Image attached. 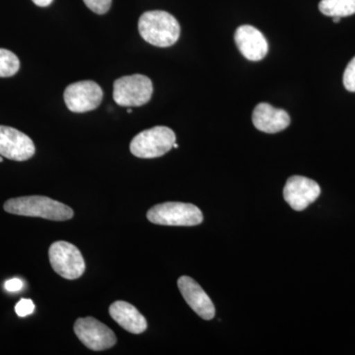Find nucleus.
<instances>
[{
    "mask_svg": "<svg viewBox=\"0 0 355 355\" xmlns=\"http://www.w3.org/2000/svg\"><path fill=\"white\" fill-rule=\"evenodd\" d=\"M3 209L15 216L40 217L53 221L69 220L74 216L71 207L44 196L11 198L4 203Z\"/></svg>",
    "mask_w": 355,
    "mask_h": 355,
    "instance_id": "1",
    "label": "nucleus"
},
{
    "mask_svg": "<svg viewBox=\"0 0 355 355\" xmlns=\"http://www.w3.org/2000/svg\"><path fill=\"white\" fill-rule=\"evenodd\" d=\"M139 30L144 41L159 48H168L176 44L181 34V27L176 18L162 10L142 14Z\"/></svg>",
    "mask_w": 355,
    "mask_h": 355,
    "instance_id": "2",
    "label": "nucleus"
},
{
    "mask_svg": "<svg viewBox=\"0 0 355 355\" xmlns=\"http://www.w3.org/2000/svg\"><path fill=\"white\" fill-rule=\"evenodd\" d=\"M147 219L165 226H196L203 221L202 212L191 203L169 202L154 205L147 211Z\"/></svg>",
    "mask_w": 355,
    "mask_h": 355,
    "instance_id": "3",
    "label": "nucleus"
},
{
    "mask_svg": "<svg viewBox=\"0 0 355 355\" xmlns=\"http://www.w3.org/2000/svg\"><path fill=\"white\" fill-rule=\"evenodd\" d=\"M176 142V135L171 128L154 127L135 135L130 142V153L135 157L151 159L161 157L169 153Z\"/></svg>",
    "mask_w": 355,
    "mask_h": 355,
    "instance_id": "4",
    "label": "nucleus"
},
{
    "mask_svg": "<svg viewBox=\"0 0 355 355\" xmlns=\"http://www.w3.org/2000/svg\"><path fill=\"white\" fill-rule=\"evenodd\" d=\"M153 81L142 74L123 76L114 83L113 98L121 107H140L150 101Z\"/></svg>",
    "mask_w": 355,
    "mask_h": 355,
    "instance_id": "5",
    "label": "nucleus"
},
{
    "mask_svg": "<svg viewBox=\"0 0 355 355\" xmlns=\"http://www.w3.org/2000/svg\"><path fill=\"white\" fill-rule=\"evenodd\" d=\"M51 268L65 279H79L85 272V261L78 248L71 243L58 241L49 249Z\"/></svg>",
    "mask_w": 355,
    "mask_h": 355,
    "instance_id": "6",
    "label": "nucleus"
},
{
    "mask_svg": "<svg viewBox=\"0 0 355 355\" xmlns=\"http://www.w3.org/2000/svg\"><path fill=\"white\" fill-rule=\"evenodd\" d=\"M73 329L78 340L87 349L94 352L111 349L116 343L114 331L95 318H79L74 323Z\"/></svg>",
    "mask_w": 355,
    "mask_h": 355,
    "instance_id": "7",
    "label": "nucleus"
},
{
    "mask_svg": "<svg viewBox=\"0 0 355 355\" xmlns=\"http://www.w3.org/2000/svg\"><path fill=\"white\" fill-rule=\"evenodd\" d=\"M64 98L69 111L86 113L100 106L103 100V90L99 84L94 81H78L67 86Z\"/></svg>",
    "mask_w": 355,
    "mask_h": 355,
    "instance_id": "8",
    "label": "nucleus"
},
{
    "mask_svg": "<svg viewBox=\"0 0 355 355\" xmlns=\"http://www.w3.org/2000/svg\"><path fill=\"white\" fill-rule=\"evenodd\" d=\"M321 188L309 178L292 176L287 180L284 189L286 202L296 211H302L320 197Z\"/></svg>",
    "mask_w": 355,
    "mask_h": 355,
    "instance_id": "9",
    "label": "nucleus"
},
{
    "mask_svg": "<svg viewBox=\"0 0 355 355\" xmlns=\"http://www.w3.org/2000/svg\"><path fill=\"white\" fill-rule=\"evenodd\" d=\"M36 153L34 142L16 128L0 125V155L14 161L29 160Z\"/></svg>",
    "mask_w": 355,
    "mask_h": 355,
    "instance_id": "10",
    "label": "nucleus"
},
{
    "mask_svg": "<svg viewBox=\"0 0 355 355\" xmlns=\"http://www.w3.org/2000/svg\"><path fill=\"white\" fill-rule=\"evenodd\" d=\"M178 287L193 312L207 321L214 319L216 316L214 303L195 279L184 275L178 279Z\"/></svg>",
    "mask_w": 355,
    "mask_h": 355,
    "instance_id": "11",
    "label": "nucleus"
},
{
    "mask_svg": "<svg viewBox=\"0 0 355 355\" xmlns=\"http://www.w3.org/2000/svg\"><path fill=\"white\" fill-rule=\"evenodd\" d=\"M236 46L247 60L259 62L268 53V44L263 33L251 25H242L236 30Z\"/></svg>",
    "mask_w": 355,
    "mask_h": 355,
    "instance_id": "12",
    "label": "nucleus"
},
{
    "mask_svg": "<svg viewBox=\"0 0 355 355\" xmlns=\"http://www.w3.org/2000/svg\"><path fill=\"white\" fill-rule=\"evenodd\" d=\"M253 123L257 130L266 133H277L291 125V116L284 110L273 108L268 103L257 105L253 112Z\"/></svg>",
    "mask_w": 355,
    "mask_h": 355,
    "instance_id": "13",
    "label": "nucleus"
},
{
    "mask_svg": "<svg viewBox=\"0 0 355 355\" xmlns=\"http://www.w3.org/2000/svg\"><path fill=\"white\" fill-rule=\"evenodd\" d=\"M110 316L113 318L123 330L139 335L147 329V321L135 306L125 301H116L109 308Z\"/></svg>",
    "mask_w": 355,
    "mask_h": 355,
    "instance_id": "14",
    "label": "nucleus"
},
{
    "mask_svg": "<svg viewBox=\"0 0 355 355\" xmlns=\"http://www.w3.org/2000/svg\"><path fill=\"white\" fill-rule=\"evenodd\" d=\"M319 9L330 17H347L355 14V0H321Z\"/></svg>",
    "mask_w": 355,
    "mask_h": 355,
    "instance_id": "15",
    "label": "nucleus"
},
{
    "mask_svg": "<svg viewBox=\"0 0 355 355\" xmlns=\"http://www.w3.org/2000/svg\"><path fill=\"white\" fill-rule=\"evenodd\" d=\"M20 69V60L12 51L0 49V77L15 76Z\"/></svg>",
    "mask_w": 355,
    "mask_h": 355,
    "instance_id": "16",
    "label": "nucleus"
},
{
    "mask_svg": "<svg viewBox=\"0 0 355 355\" xmlns=\"http://www.w3.org/2000/svg\"><path fill=\"white\" fill-rule=\"evenodd\" d=\"M343 85L349 92H355V57L350 60L345 70Z\"/></svg>",
    "mask_w": 355,
    "mask_h": 355,
    "instance_id": "17",
    "label": "nucleus"
},
{
    "mask_svg": "<svg viewBox=\"0 0 355 355\" xmlns=\"http://www.w3.org/2000/svg\"><path fill=\"white\" fill-rule=\"evenodd\" d=\"M85 6L96 14H105L108 12L112 6V0H83Z\"/></svg>",
    "mask_w": 355,
    "mask_h": 355,
    "instance_id": "18",
    "label": "nucleus"
},
{
    "mask_svg": "<svg viewBox=\"0 0 355 355\" xmlns=\"http://www.w3.org/2000/svg\"><path fill=\"white\" fill-rule=\"evenodd\" d=\"M35 310L34 302L31 299H21L15 306L16 314L19 317H27L31 315Z\"/></svg>",
    "mask_w": 355,
    "mask_h": 355,
    "instance_id": "19",
    "label": "nucleus"
},
{
    "mask_svg": "<svg viewBox=\"0 0 355 355\" xmlns=\"http://www.w3.org/2000/svg\"><path fill=\"white\" fill-rule=\"evenodd\" d=\"M4 287L9 292L20 291L23 288V282L19 279H9L4 284Z\"/></svg>",
    "mask_w": 355,
    "mask_h": 355,
    "instance_id": "20",
    "label": "nucleus"
},
{
    "mask_svg": "<svg viewBox=\"0 0 355 355\" xmlns=\"http://www.w3.org/2000/svg\"><path fill=\"white\" fill-rule=\"evenodd\" d=\"M32 1L40 7H46L51 6L53 0H32Z\"/></svg>",
    "mask_w": 355,
    "mask_h": 355,
    "instance_id": "21",
    "label": "nucleus"
},
{
    "mask_svg": "<svg viewBox=\"0 0 355 355\" xmlns=\"http://www.w3.org/2000/svg\"><path fill=\"white\" fill-rule=\"evenodd\" d=\"M340 19H342V18H340V17H338V16H336V17H333V21H334V22H335V23H338V22H340Z\"/></svg>",
    "mask_w": 355,
    "mask_h": 355,
    "instance_id": "22",
    "label": "nucleus"
},
{
    "mask_svg": "<svg viewBox=\"0 0 355 355\" xmlns=\"http://www.w3.org/2000/svg\"><path fill=\"white\" fill-rule=\"evenodd\" d=\"M173 147H174V148H178V147H179V146H178V144H176V142H175L174 144V146H173Z\"/></svg>",
    "mask_w": 355,
    "mask_h": 355,
    "instance_id": "23",
    "label": "nucleus"
},
{
    "mask_svg": "<svg viewBox=\"0 0 355 355\" xmlns=\"http://www.w3.org/2000/svg\"><path fill=\"white\" fill-rule=\"evenodd\" d=\"M3 162V158H2V156L0 155V163Z\"/></svg>",
    "mask_w": 355,
    "mask_h": 355,
    "instance_id": "24",
    "label": "nucleus"
},
{
    "mask_svg": "<svg viewBox=\"0 0 355 355\" xmlns=\"http://www.w3.org/2000/svg\"><path fill=\"white\" fill-rule=\"evenodd\" d=\"M128 114L132 113V109H130H130H128Z\"/></svg>",
    "mask_w": 355,
    "mask_h": 355,
    "instance_id": "25",
    "label": "nucleus"
}]
</instances>
